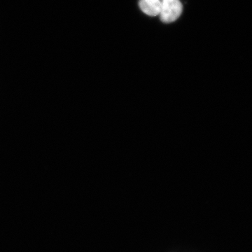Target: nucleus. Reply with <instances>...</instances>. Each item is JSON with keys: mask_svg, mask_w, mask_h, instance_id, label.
<instances>
[{"mask_svg": "<svg viewBox=\"0 0 252 252\" xmlns=\"http://www.w3.org/2000/svg\"><path fill=\"white\" fill-rule=\"evenodd\" d=\"M141 10L144 14L150 16H156L160 14L162 3L160 0H140Z\"/></svg>", "mask_w": 252, "mask_h": 252, "instance_id": "nucleus-2", "label": "nucleus"}, {"mask_svg": "<svg viewBox=\"0 0 252 252\" xmlns=\"http://www.w3.org/2000/svg\"><path fill=\"white\" fill-rule=\"evenodd\" d=\"M160 20L163 23H170L178 19L182 14L183 6L180 0H162Z\"/></svg>", "mask_w": 252, "mask_h": 252, "instance_id": "nucleus-1", "label": "nucleus"}]
</instances>
